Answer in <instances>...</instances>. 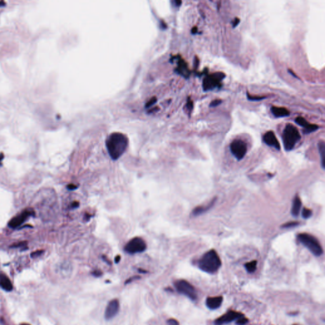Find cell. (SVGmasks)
<instances>
[{
  "label": "cell",
  "instance_id": "83f0119b",
  "mask_svg": "<svg viewBox=\"0 0 325 325\" xmlns=\"http://www.w3.org/2000/svg\"><path fill=\"white\" fill-rule=\"evenodd\" d=\"M168 325H179V323L175 319H169L167 321Z\"/></svg>",
  "mask_w": 325,
  "mask_h": 325
},
{
  "label": "cell",
  "instance_id": "d6a6232c",
  "mask_svg": "<svg viewBox=\"0 0 325 325\" xmlns=\"http://www.w3.org/2000/svg\"><path fill=\"white\" fill-rule=\"evenodd\" d=\"M120 256H117L115 258V262L116 263H118L119 262V260H120Z\"/></svg>",
  "mask_w": 325,
  "mask_h": 325
},
{
  "label": "cell",
  "instance_id": "ba28073f",
  "mask_svg": "<svg viewBox=\"0 0 325 325\" xmlns=\"http://www.w3.org/2000/svg\"><path fill=\"white\" fill-rule=\"evenodd\" d=\"M230 150L237 160H241L247 154V145L241 139H236L231 142Z\"/></svg>",
  "mask_w": 325,
  "mask_h": 325
},
{
  "label": "cell",
  "instance_id": "d590c367",
  "mask_svg": "<svg viewBox=\"0 0 325 325\" xmlns=\"http://www.w3.org/2000/svg\"><path fill=\"white\" fill-rule=\"evenodd\" d=\"M21 325H30V324H22Z\"/></svg>",
  "mask_w": 325,
  "mask_h": 325
},
{
  "label": "cell",
  "instance_id": "ac0fdd59",
  "mask_svg": "<svg viewBox=\"0 0 325 325\" xmlns=\"http://www.w3.org/2000/svg\"><path fill=\"white\" fill-rule=\"evenodd\" d=\"M318 151H319L321 159V164L323 169L325 168V144L323 141L319 142L317 144Z\"/></svg>",
  "mask_w": 325,
  "mask_h": 325
},
{
  "label": "cell",
  "instance_id": "9c48e42d",
  "mask_svg": "<svg viewBox=\"0 0 325 325\" xmlns=\"http://www.w3.org/2000/svg\"><path fill=\"white\" fill-rule=\"evenodd\" d=\"M244 315L234 310H229L227 313L223 314L214 321L215 325H224L237 320Z\"/></svg>",
  "mask_w": 325,
  "mask_h": 325
},
{
  "label": "cell",
  "instance_id": "3957f363",
  "mask_svg": "<svg viewBox=\"0 0 325 325\" xmlns=\"http://www.w3.org/2000/svg\"><path fill=\"white\" fill-rule=\"evenodd\" d=\"M300 139L301 135L297 128L292 124H287L282 134V140L285 150L287 151L292 150Z\"/></svg>",
  "mask_w": 325,
  "mask_h": 325
},
{
  "label": "cell",
  "instance_id": "d4e9b609",
  "mask_svg": "<svg viewBox=\"0 0 325 325\" xmlns=\"http://www.w3.org/2000/svg\"><path fill=\"white\" fill-rule=\"evenodd\" d=\"M222 103V100H220V99H216V100H214L212 101L209 106L210 108H215V107H217V106L219 105L220 104H221Z\"/></svg>",
  "mask_w": 325,
  "mask_h": 325
},
{
  "label": "cell",
  "instance_id": "8992f818",
  "mask_svg": "<svg viewBox=\"0 0 325 325\" xmlns=\"http://www.w3.org/2000/svg\"><path fill=\"white\" fill-rule=\"evenodd\" d=\"M175 287L178 293L186 296L192 300H196L197 298L196 289L192 285L184 280H178L175 283Z\"/></svg>",
  "mask_w": 325,
  "mask_h": 325
},
{
  "label": "cell",
  "instance_id": "e575fe53",
  "mask_svg": "<svg viewBox=\"0 0 325 325\" xmlns=\"http://www.w3.org/2000/svg\"><path fill=\"white\" fill-rule=\"evenodd\" d=\"M5 5V2H3V1L0 2V6H4Z\"/></svg>",
  "mask_w": 325,
  "mask_h": 325
},
{
  "label": "cell",
  "instance_id": "f1b7e54d",
  "mask_svg": "<svg viewBox=\"0 0 325 325\" xmlns=\"http://www.w3.org/2000/svg\"><path fill=\"white\" fill-rule=\"evenodd\" d=\"M240 18H236L234 20V21H233V27L234 28H236V26L239 24V23H240Z\"/></svg>",
  "mask_w": 325,
  "mask_h": 325
},
{
  "label": "cell",
  "instance_id": "5bb4252c",
  "mask_svg": "<svg viewBox=\"0 0 325 325\" xmlns=\"http://www.w3.org/2000/svg\"><path fill=\"white\" fill-rule=\"evenodd\" d=\"M223 297L222 296L210 297L206 300V305L208 309L211 310H215L219 308L222 303Z\"/></svg>",
  "mask_w": 325,
  "mask_h": 325
},
{
  "label": "cell",
  "instance_id": "e0dca14e",
  "mask_svg": "<svg viewBox=\"0 0 325 325\" xmlns=\"http://www.w3.org/2000/svg\"><path fill=\"white\" fill-rule=\"evenodd\" d=\"M0 286L7 291H10L13 289V285L9 278L4 274H0Z\"/></svg>",
  "mask_w": 325,
  "mask_h": 325
},
{
  "label": "cell",
  "instance_id": "4fadbf2b",
  "mask_svg": "<svg viewBox=\"0 0 325 325\" xmlns=\"http://www.w3.org/2000/svg\"><path fill=\"white\" fill-rule=\"evenodd\" d=\"M263 141L269 146L273 147L278 151L281 149L280 142L273 131H268L264 135Z\"/></svg>",
  "mask_w": 325,
  "mask_h": 325
},
{
  "label": "cell",
  "instance_id": "cb8c5ba5",
  "mask_svg": "<svg viewBox=\"0 0 325 325\" xmlns=\"http://www.w3.org/2000/svg\"><path fill=\"white\" fill-rule=\"evenodd\" d=\"M298 225H299V223L298 222H288L287 224H285L284 225H282V227H284V228H290V227H295V226H297Z\"/></svg>",
  "mask_w": 325,
  "mask_h": 325
},
{
  "label": "cell",
  "instance_id": "7a4b0ae2",
  "mask_svg": "<svg viewBox=\"0 0 325 325\" xmlns=\"http://www.w3.org/2000/svg\"><path fill=\"white\" fill-rule=\"evenodd\" d=\"M197 265L202 271L208 274H214L221 267L222 262L216 251L211 250L201 257Z\"/></svg>",
  "mask_w": 325,
  "mask_h": 325
},
{
  "label": "cell",
  "instance_id": "7c38bea8",
  "mask_svg": "<svg viewBox=\"0 0 325 325\" xmlns=\"http://www.w3.org/2000/svg\"><path fill=\"white\" fill-rule=\"evenodd\" d=\"M295 122L298 124L302 127L303 128V132L305 134H309L316 131L319 129V126L314 124H310L307 122L306 119L303 117L298 116L295 119Z\"/></svg>",
  "mask_w": 325,
  "mask_h": 325
},
{
  "label": "cell",
  "instance_id": "4316f807",
  "mask_svg": "<svg viewBox=\"0 0 325 325\" xmlns=\"http://www.w3.org/2000/svg\"><path fill=\"white\" fill-rule=\"evenodd\" d=\"M43 252H44L43 250H38V251H34V252H32V253L31 254V257L32 258L38 257L39 256H40L41 255H42Z\"/></svg>",
  "mask_w": 325,
  "mask_h": 325
},
{
  "label": "cell",
  "instance_id": "277c9868",
  "mask_svg": "<svg viewBox=\"0 0 325 325\" xmlns=\"http://www.w3.org/2000/svg\"><path fill=\"white\" fill-rule=\"evenodd\" d=\"M298 240L306 247L314 256L320 257L323 254V250L317 239L307 233H301L297 235Z\"/></svg>",
  "mask_w": 325,
  "mask_h": 325
},
{
  "label": "cell",
  "instance_id": "f546056e",
  "mask_svg": "<svg viewBox=\"0 0 325 325\" xmlns=\"http://www.w3.org/2000/svg\"><path fill=\"white\" fill-rule=\"evenodd\" d=\"M77 187H78L77 186H76L75 185H73V184H69V185H68V187H67V188L70 191L75 190V189H77Z\"/></svg>",
  "mask_w": 325,
  "mask_h": 325
},
{
  "label": "cell",
  "instance_id": "4dcf8cb0",
  "mask_svg": "<svg viewBox=\"0 0 325 325\" xmlns=\"http://www.w3.org/2000/svg\"><path fill=\"white\" fill-rule=\"evenodd\" d=\"M288 72H289V73H290V74H291V75H292V76H293L294 78H296L297 79H299V78H298L297 77V75H295V74L294 73V72H293L292 71H291V69H288Z\"/></svg>",
  "mask_w": 325,
  "mask_h": 325
},
{
  "label": "cell",
  "instance_id": "484cf974",
  "mask_svg": "<svg viewBox=\"0 0 325 325\" xmlns=\"http://www.w3.org/2000/svg\"><path fill=\"white\" fill-rule=\"evenodd\" d=\"M26 245H27V242L25 241H22V242H20L17 244H14L12 245V246H10V248H19V247H25Z\"/></svg>",
  "mask_w": 325,
  "mask_h": 325
},
{
  "label": "cell",
  "instance_id": "603a6c76",
  "mask_svg": "<svg viewBox=\"0 0 325 325\" xmlns=\"http://www.w3.org/2000/svg\"><path fill=\"white\" fill-rule=\"evenodd\" d=\"M248 321H249L248 319H247V318L244 317V316H243L240 318H238V319L236 320V324L237 325H245L248 323Z\"/></svg>",
  "mask_w": 325,
  "mask_h": 325
},
{
  "label": "cell",
  "instance_id": "1f68e13d",
  "mask_svg": "<svg viewBox=\"0 0 325 325\" xmlns=\"http://www.w3.org/2000/svg\"><path fill=\"white\" fill-rule=\"evenodd\" d=\"M78 206H79V203L78 202H74L72 204V207L74 208L78 207Z\"/></svg>",
  "mask_w": 325,
  "mask_h": 325
},
{
  "label": "cell",
  "instance_id": "52a82bcc",
  "mask_svg": "<svg viewBox=\"0 0 325 325\" xmlns=\"http://www.w3.org/2000/svg\"><path fill=\"white\" fill-rule=\"evenodd\" d=\"M147 248L146 243L140 237H135L130 240L124 247V251L127 254L133 255L142 253Z\"/></svg>",
  "mask_w": 325,
  "mask_h": 325
},
{
  "label": "cell",
  "instance_id": "30bf717a",
  "mask_svg": "<svg viewBox=\"0 0 325 325\" xmlns=\"http://www.w3.org/2000/svg\"><path fill=\"white\" fill-rule=\"evenodd\" d=\"M32 215H35L34 211L32 210H25L22 212L21 215L13 218L9 222L8 226L12 229L17 228L23 224L28 218Z\"/></svg>",
  "mask_w": 325,
  "mask_h": 325
},
{
  "label": "cell",
  "instance_id": "d6986e66",
  "mask_svg": "<svg viewBox=\"0 0 325 325\" xmlns=\"http://www.w3.org/2000/svg\"><path fill=\"white\" fill-rule=\"evenodd\" d=\"M215 201V200H213V201H212L209 205H208L207 207H196V208H194L193 210H192V215L196 217V216L200 215L201 214H203V213H204L205 211H207V210H208L212 206H213V205L214 204Z\"/></svg>",
  "mask_w": 325,
  "mask_h": 325
},
{
  "label": "cell",
  "instance_id": "7402d4cb",
  "mask_svg": "<svg viewBox=\"0 0 325 325\" xmlns=\"http://www.w3.org/2000/svg\"><path fill=\"white\" fill-rule=\"evenodd\" d=\"M247 98L248 99L249 101H262V100H263V99L267 98V97H264V96H262V97H257V96L252 97L248 94V92L247 93Z\"/></svg>",
  "mask_w": 325,
  "mask_h": 325
},
{
  "label": "cell",
  "instance_id": "6da1fadb",
  "mask_svg": "<svg viewBox=\"0 0 325 325\" xmlns=\"http://www.w3.org/2000/svg\"><path fill=\"white\" fill-rule=\"evenodd\" d=\"M128 144V138L121 134H112L106 141V147L111 158L117 160L127 149Z\"/></svg>",
  "mask_w": 325,
  "mask_h": 325
},
{
  "label": "cell",
  "instance_id": "9a60e30c",
  "mask_svg": "<svg viewBox=\"0 0 325 325\" xmlns=\"http://www.w3.org/2000/svg\"><path fill=\"white\" fill-rule=\"evenodd\" d=\"M270 111L275 118L287 117L290 114V111L287 108L283 107H277V106H273L270 108Z\"/></svg>",
  "mask_w": 325,
  "mask_h": 325
},
{
  "label": "cell",
  "instance_id": "8fae6325",
  "mask_svg": "<svg viewBox=\"0 0 325 325\" xmlns=\"http://www.w3.org/2000/svg\"><path fill=\"white\" fill-rule=\"evenodd\" d=\"M119 310V302L117 299H113L111 300L105 310V320H110L114 317L118 313Z\"/></svg>",
  "mask_w": 325,
  "mask_h": 325
},
{
  "label": "cell",
  "instance_id": "2e32d148",
  "mask_svg": "<svg viewBox=\"0 0 325 325\" xmlns=\"http://www.w3.org/2000/svg\"><path fill=\"white\" fill-rule=\"evenodd\" d=\"M302 207V201L298 196H296L293 201L292 207H291V213L293 217H297L299 215L300 208Z\"/></svg>",
  "mask_w": 325,
  "mask_h": 325
},
{
  "label": "cell",
  "instance_id": "836d02e7",
  "mask_svg": "<svg viewBox=\"0 0 325 325\" xmlns=\"http://www.w3.org/2000/svg\"><path fill=\"white\" fill-rule=\"evenodd\" d=\"M3 158H4V156H3V154H0V161H2L3 160ZM0 166H2V164H1V163H0Z\"/></svg>",
  "mask_w": 325,
  "mask_h": 325
},
{
  "label": "cell",
  "instance_id": "44dd1931",
  "mask_svg": "<svg viewBox=\"0 0 325 325\" xmlns=\"http://www.w3.org/2000/svg\"><path fill=\"white\" fill-rule=\"evenodd\" d=\"M313 215V211L307 208H303L302 211V216L305 219H307Z\"/></svg>",
  "mask_w": 325,
  "mask_h": 325
},
{
  "label": "cell",
  "instance_id": "5b68a950",
  "mask_svg": "<svg viewBox=\"0 0 325 325\" xmlns=\"http://www.w3.org/2000/svg\"><path fill=\"white\" fill-rule=\"evenodd\" d=\"M225 74L222 72H216L214 74L207 76L204 79L203 82L204 91H207L221 87V81L225 78Z\"/></svg>",
  "mask_w": 325,
  "mask_h": 325
},
{
  "label": "cell",
  "instance_id": "ffe728a7",
  "mask_svg": "<svg viewBox=\"0 0 325 325\" xmlns=\"http://www.w3.org/2000/svg\"><path fill=\"white\" fill-rule=\"evenodd\" d=\"M257 261L253 260L250 262H248L244 264V267L249 273H253L257 269Z\"/></svg>",
  "mask_w": 325,
  "mask_h": 325
}]
</instances>
